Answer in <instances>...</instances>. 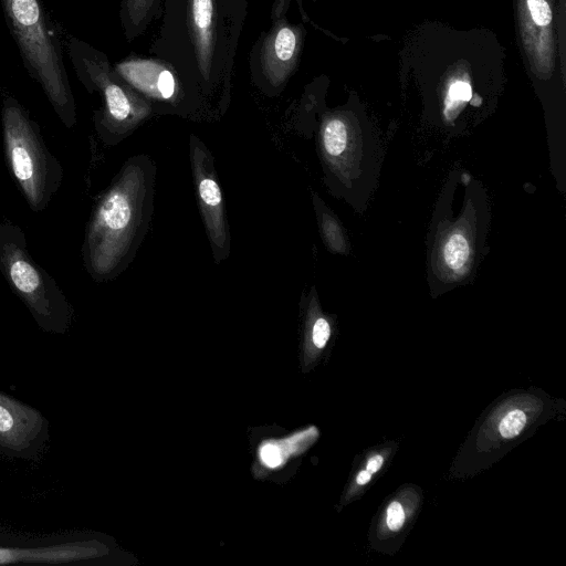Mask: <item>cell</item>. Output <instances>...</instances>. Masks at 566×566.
Wrapping results in <instances>:
<instances>
[{
	"mask_svg": "<svg viewBox=\"0 0 566 566\" xmlns=\"http://www.w3.org/2000/svg\"><path fill=\"white\" fill-rule=\"evenodd\" d=\"M0 272L43 329L53 333L67 329L72 306L54 279L30 255L25 238L4 243Z\"/></svg>",
	"mask_w": 566,
	"mask_h": 566,
	"instance_id": "obj_5",
	"label": "cell"
},
{
	"mask_svg": "<svg viewBox=\"0 0 566 566\" xmlns=\"http://www.w3.org/2000/svg\"><path fill=\"white\" fill-rule=\"evenodd\" d=\"M102 545L95 542H72L38 548H2L0 564L10 563H67L97 556Z\"/></svg>",
	"mask_w": 566,
	"mask_h": 566,
	"instance_id": "obj_8",
	"label": "cell"
},
{
	"mask_svg": "<svg viewBox=\"0 0 566 566\" xmlns=\"http://www.w3.org/2000/svg\"><path fill=\"white\" fill-rule=\"evenodd\" d=\"M156 165L129 157L96 200L86 223L82 260L91 279L108 282L134 261L154 213Z\"/></svg>",
	"mask_w": 566,
	"mask_h": 566,
	"instance_id": "obj_1",
	"label": "cell"
},
{
	"mask_svg": "<svg viewBox=\"0 0 566 566\" xmlns=\"http://www.w3.org/2000/svg\"><path fill=\"white\" fill-rule=\"evenodd\" d=\"M405 522V512L398 502L389 504L387 510V525L391 531L401 528Z\"/></svg>",
	"mask_w": 566,
	"mask_h": 566,
	"instance_id": "obj_17",
	"label": "cell"
},
{
	"mask_svg": "<svg viewBox=\"0 0 566 566\" xmlns=\"http://www.w3.org/2000/svg\"><path fill=\"white\" fill-rule=\"evenodd\" d=\"M371 479V473H369L367 470H361L357 478L356 482L360 485L367 484Z\"/></svg>",
	"mask_w": 566,
	"mask_h": 566,
	"instance_id": "obj_22",
	"label": "cell"
},
{
	"mask_svg": "<svg viewBox=\"0 0 566 566\" xmlns=\"http://www.w3.org/2000/svg\"><path fill=\"white\" fill-rule=\"evenodd\" d=\"M21 238H25V234L18 226L0 222V253L4 243Z\"/></svg>",
	"mask_w": 566,
	"mask_h": 566,
	"instance_id": "obj_18",
	"label": "cell"
},
{
	"mask_svg": "<svg viewBox=\"0 0 566 566\" xmlns=\"http://www.w3.org/2000/svg\"><path fill=\"white\" fill-rule=\"evenodd\" d=\"M67 53L78 81L88 92L97 91L103 106L95 112L94 126L106 146H116L128 137L149 112L118 82L106 56L76 36L67 42Z\"/></svg>",
	"mask_w": 566,
	"mask_h": 566,
	"instance_id": "obj_4",
	"label": "cell"
},
{
	"mask_svg": "<svg viewBox=\"0 0 566 566\" xmlns=\"http://www.w3.org/2000/svg\"><path fill=\"white\" fill-rule=\"evenodd\" d=\"M189 159L198 208L213 261L220 264L229 258L231 251L227 210L212 154L195 135L189 139Z\"/></svg>",
	"mask_w": 566,
	"mask_h": 566,
	"instance_id": "obj_6",
	"label": "cell"
},
{
	"mask_svg": "<svg viewBox=\"0 0 566 566\" xmlns=\"http://www.w3.org/2000/svg\"><path fill=\"white\" fill-rule=\"evenodd\" d=\"M347 146V128L340 119L328 120L322 130L323 151L329 158L342 156Z\"/></svg>",
	"mask_w": 566,
	"mask_h": 566,
	"instance_id": "obj_9",
	"label": "cell"
},
{
	"mask_svg": "<svg viewBox=\"0 0 566 566\" xmlns=\"http://www.w3.org/2000/svg\"><path fill=\"white\" fill-rule=\"evenodd\" d=\"M382 462H384V458L380 454H376L368 460L366 470L373 474L380 469V467L382 465Z\"/></svg>",
	"mask_w": 566,
	"mask_h": 566,
	"instance_id": "obj_21",
	"label": "cell"
},
{
	"mask_svg": "<svg viewBox=\"0 0 566 566\" xmlns=\"http://www.w3.org/2000/svg\"><path fill=\"white\" fill-rule=\"evenodd\" d=\"M44 419L41 413L12 397L0 392V446L11 451H23L41 433Z\"/></svg>",
	"mask_w": 566,
	"mask_h": 566,
	"instance_id": "obj_7",
	"label": "cell"
},
{
	"mask_svg": "<svg viewBox=\"0 0 566 566\" xmlns=\"http://www.w3.org/2000/svg\"><path fill=\"white\" fill-rule=\"evenodd\" d=\"M329 334L331 328L328 322L323 317H318L312 329V339L314 345L318 348H323L329 338Z\"/></svg>",
	"mask_w": 566,
	"mask_h": 566,
	"instance_id": "obj_16",
	"label": "cell"
},
{
	"mask_svg": "<svg viewBox=\"0 0 566 566\" xmlns=\"http://www.w3.org/2000/svg\"><path fill=\"white\" fill-rule=\"evenodd\" d=\"M295 49V34L289 28L281 29L275 38L274 50L276 56L282 61H287L293 55Z\"/></svg>",
	"mask_w": 566,
	"mask_h": 566,
	"instance_id": "obj_13",
	"label": "cell"
},
{
	"mask_svg": "<svg viewBox=\"0 0 566 566\" xmlns=\"http://www.w3.org/2000/svg\"><path fill=\"white\" fill-rule=\"evenodd\" d=\"M134 0H125L124 8L126 9Z\"/></svg>",
	"mask_w": 566,
	"mask_h": 566,
	"instance_id": "obj_23",
	"label": "cell"
},
{
	"mask_svg": "<svg viewBox=\"0 0 566 566\" xmlns=\"http://www.w3.org/2000/svg\"><path fill=\"white\" fill-rule=\"evenodd\" d=\"M1 125L10 174L29 208L40 212L62 185V165L48 149L38 123L13 96L2 99Z\"/></svg>",
	"mask_w": 566,
	"mask_h": 566,
	"instance_id": "obj_3",
	"label": "cell"
},
{
	"mask_svg": "<svg viewBox=\"0 0 566 566\" xmlns=\"http://www.w3.org/2000/svg\"><path fill=\"white\" fill-rule=\"evenodd\" d=\"M156 90L163 99L171 98L175 93V78L169 71L164 70L160 72L157 78Z\"/></svg>",
	"mask_w": 566,
	"mask_h": 566,
	"instance_id": "obj_15",
	"label": "cell"
},
{
	"mask_svg": "<svg viewBox=\"0 0 566 566\" xmlns=\"http://www.w3.org/2000/svg\"><path fill=\"white\" fill-rule=\"evenodd\" d=\"M526 423V416L521 410L510 411L501 421L499 430L502 437L511 439L517 436Z\"/></svg>",
	"mask_w": 566,
	"mask_h": 566,
	"instance_id": "obj_12",
	"label": "cell"
},
{
	"mask_svg": "<svg viewBox=\"0 0 566 566\" xmlns=\"http://www.w3.org/2000/svg\"><path fill=\"white\" fill-rule=\"evenodd\" d=\"M261 457L269 467H276L281 461L280 450L274 444H265L261 450Z\"/></svg>",
	"mask_w": 566,
	"mask_h": 566,
	"instance_id": "obj_20",
	"label": "cell"
},
{
	"mask_svg": "<svg viewBox=\"0 0 566 566\" xmlns=\"http://www.w3.org/2000/svg\"><path fill=\"white\" fill-rule=\"evenodd\" d=\"M319 224L325 241L331 249L339 251L343 248V239L336 221L326 212H318Z\"/></svg>",
	"mask_w": 566,
	"mask_h": 566,
	"instance_id": "obj_11",
	"label": "cell"
},
{
	"mask_svg": "<svg viewBox=\"0 0 566 566\" xmlns=\"http://www.w3.org/2000/svg\"><path fill=\"white\" fill-rule=\"evenodd\" d=\"M533 21L539 25H548L552 21V11L545 0H527Z\"/></svg>",
	"mask_w": 566,
	"mask_h": 566,
	"instance_id": "obj_14",
	"label": "cell"
},
{
	"mask_svg": "<svg viewBox=\"0 0 566 566\" xmlns=\"http://www.w3.org/2000/svg\"><path fill=\"white\" fill-rule=\"evenodd\" d=\"M448 97L452 102L469 101L471 97V87L465 82L457 81L450 86Z\"/></svg>",
	"mask_w": 566,
	"mask_h": 566,
	"instance_id": "obj_19",
	"label": "cell"
},
{
	"mask_svg": "<svg viewBox=\"0 0 566 566\" xmlns=\"http://www.w3.org/2000/svg\"><path fill=\"white\" fill-rule=\"evenodd\" d=\"M467 239L460 233L452 235L443 248V258L449 268L460 270L467 263L469 256Z\"/></svg>",
	"mask_w": 566,
	"mask_h": 566,
	"instance_id": "obj_10",
	"label": "cell"
},
{
	"mask_svg": "<svg viewBox=\"0 0 566 566\" xmlns=\"http://www.w3.org/2000/svg\"><path fill=\"white\" fill-rule=\"evenodd\" d=\"M0 1L28 74L39 83L64 126L73 128L76 123L75 99L61 40L43 0Z\"/></svg>",
	"mask_w": 566,
	"mask_h": 566,
	"instance_id": "obj_2",
	"label": "cell"
}]
</instances>
